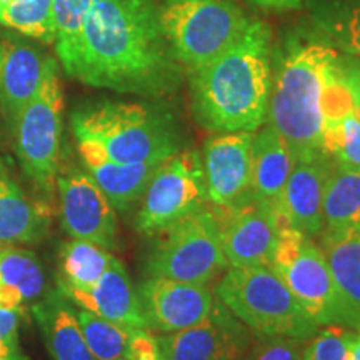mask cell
Segmentation results:
<instances>
[{"label":"cell","mask_w":360,"mask_h":360,"mask_svg":"<svg viewBox=\"0 0 360 360\" xmlns=\"http://www.w3.org/2000/svg\"><path fill=\"white\" fill-rule=\"evenodd\" d=\"M64 70L90 87L139 96L170 94L180 77L152 0H92Z\"/></svg>","instance_id":"cell-1"},{"label":"cell","mask_w":360,"mask_h":360,"mask_svg":"<svg viewBox=\"0 0 360 360\" xmlns=\"http://www.w3.org/2000/svg\"><path fill=\"white\" fill-rule=\"evenodd\" d=\"M354 107L335 49L312 40L292 44L272 80L267 120L285 139L294 160L328 159L327 125Z\"/></svg>","instance_id":"cell-2"},{"label":"cell","mask_w":360,"mask_h":360,"mask_svg":"<svg viewBox=\"0 0 360 360\" xmlns=\"http://www.w3.org/2000/svg\"><path fill=\"white\" fill-rule=\"evenodd\" d=\"M197 122L214 134L257 132L267 120L270 29L249 20L244 34L209 64L191 72Z\"/></svg>","instance_id":"cell-3"},{"label":"cell","mask_w":360,"mask_h":360,"mask_svg":"<svg viewBox=\"0 0 360 360\" xmlns=\"http://www.w3.org/2000/svg\"><path fill=\"white\" fill-rule=\"evenodd\" d=\"M75 141L92 142L120 164H162L180 150L172 119L135 102L103 101L72 114Z\"/></svg>","instance_id":"cell-4"},{"label":"cell","mask_w":360,"mask_h":360,"mask_svg":"<svg viewBox=\"0 0 360 360\" xmlns=\"http://www.w3.org/2000/svg\"><path fill=\"white\" fill-rule=\"evenodd\" d=\"M215 295L257 335L309 340L321 328L270 265L229 267L215 287Z\"/></svg>","instance_id":"cell-5"},{"label":"cell","mask_w":360,"mask_h":360,"mask_svg":"<svg viewBox=\"0 0 360 360\" xmlns=\"http://www.w3.org/2000/svg\"><path fill=\"white\" fill-rule=\"evenodd\" d=\"M160 20L179 64L188 72L227 51L249 25L240 8L227 0H167Z\"/></svg>","instance_id":"cell-6"},{"label":"cell","mask_w":360,"mask_h":360,"mask_svg":"<svg viewBox=\"0 0 360 360\" xmlns=\"http://www.w3.org/2000/svg\"><path fill=\"white\" fill-rule=\"evenodd\" d=\"M154 237L146 264L147 277L209 285L229 269L210 207H202Z\"/></svg>","instance_id":"cell-7"},{"label":"cell","mask_w":360,"mask_h":360,"mask_svg":"<svg viewBox=\"0 0 360 360\" xmlns=\"http://www.w3.org/2000/svg\"><path fill=\"white\" fill-rule=\"evenodd\" d=\"M270 267L276 270L297 302L319 327L344 326L350 328L349 314L342 302L326 254L312 238L283 225L278 231Z\"/></svg>","instance_id":"cell-8"},{"label":"cell","mask_w":360,"mask_h":360,"mask_svg":"<svg viewBox=\"0 0 360 360\" xmlns=\"http://www.w3.org/2000/svg\"><path fill=\"white\" fill-rule=\"evenodd\" d=\"M64 90L57 62L49 58L47 70L32 101L13 124L15 152L20 167L35 186L51 192L60 169Z\"/></svg>","instance_id":"cell-9"},{"label":"cell","mask_w":360,"mask_h":360,"mask_svg":"<svg viewBox=\"0 0 360 360\" xmlns=\"http://www.w3.org/2000/svg\"><path fill=\"white\" fill-rule=\"evenodd\" d=\"M207 202L204 165L195 150H179L155 169L141 197L135 229L155 236Z\"/></svg>","instance_id":"cell-10"},{"label":"cell","mask_w":360,"mask_h":360,"mask_svg":"<svg viewBox=\"0 0 360 360\" xmlns=\"http://www.w3.org/2000/svg\"><path fill=\"white\" fill-rule=\"evenodd\" d=\"M210 210L229 267L270 265L283 227L272 205L249 192L231 205H210Z\"/></svg>","instance_id":"cell-11"},{"label":"cell","mask_w":360,"mask_h":360,"mask_svg":"<svg viewBox=\"0 0 360 360\" xmlns=\"http://www.w3.org/2000/svg\"><path fill=\"white\" fill-rule=\"evenodd\" d=\"M250 342L249 328L219 300L205 321L157 337L159 360H242Z\"/></svg>","instance_id":"cell-12"},{"label":"cell","mask_w":360,"mask_h":360,"mask_svg":"<svg viewBox=\"0 0 360 360\" xmlns=\"http://www.w3.org/2000/svg\"><path fill=\"white\" fill-rule=\"evenodd\" d=\"M60 217L72 238L87 240L110 250L117 245L114 205L87 170L70 169L57 175Z\"/></svg>","instance_id":"cell-13"},{"label":"cell","mask_w":360,"mask_h":360,"mask_svg":"<svg viewBox=\"0 0 360 360\" xmlns=\"http://www.w3.org/2000/svg\"><path fill=\"white\" fill-rule=\"evenodd\" d=\"M147 327L160 334L184 330L209 317L215 304L209 285L147 277L139 287Z\"/></svg>","instance_id":"cell-14"},{"label":"cell","mask_w":360,"mask_h":360,"mask_svg":"<svg viewBox=\"0 0 360 360\" xmlns=\"http://www.w3.org/2000/svg\"><path fill=\"white\" fill-rule=\"evenodd\" d=\"M254 132L215 134L204 147V179L210 205H231L250 192Z\"/></svg>","instance_id":"cell-15"},{"label":"cell","mask_w":360,"mask_h":360,"mask_svg":"<svg viewBox=\"0 0 360 360\" xmlns=\"http://www.w3.org/2000/svg\"><path fill=\"white\" fill-rule=\"evenodd\" d=\"M58 290L75 307L130 328H148L139 292L119 259L112 260L105 274L87 289L58 285Z\"/></svg>","instance_id":"cell-16"},{"label":"cell","mask_w":360,"mask_h":360,"mask_svg":"<svg viewBox=\"0 0 360 360\" xmlns=\"http://www.w3.org/2000/svg\"><path fill=\"white\" fill-rule=\"evenodd\" d=\"M328 165V159L295 162L278 204L282 224L310 238L323 231L322 204Z\"/></svg>","instance_id":"cell-17"},{"label":"cell","mask_w":360,"mask_h":360,"mask_svg":"<svg viewBox=\"0 0 360 360\" xmlns=\"http://www.w3.org/2000/svg\"><path fill=\"white\" fill-rule=\"evenodd\" d=\"M49 58L32 45L2 42L0 62V105L7 122H17L20 112L32 101L42 84Z\"/></svg>","instance_id":"cell-18"},{"label":"cell","mask_w":360,"mask_h":360,"mask_svg":"<svg viewBox=\"0 0 360 360\" xmlns=\"http://www.w3.org/2000/svg\"><path fill=\"white\" fill-rule=\"evenodd\" d=\"M79 155L94 182L101 187L115 210L125 212L141 200L148 180L160 164H120L107 157L92 142L77 139Z\"/></svg>","instance_id":"cell-19"},{"label":"cell","mask_w":360,"mask_h":360,"mask_svg":"<svg viewBox=\"0 0 360 360\" xmlns=\"http://www.w3.org/2000/svg\"><path fill=\"white\" fill-rule=\"evenodd\" d=\"M32 315L53 360H96L85 344L74 304L60 290L35 302Z\"/></svg>","instance_id":"cell-20"},{"label":"cell","mask_w":360,"mask_h":360,"mask_svg":"<svg viewBox=\"0 0 360 360\" xmlns=\"http://www.w3.org/2000/svg\"><path fill=\"white\" fill-rule=\"evenodd\" d=\"M294 164V155L285 139L270 124L260 127L252 139L250 192L278 212L282 192Z\"/></svg>","instance_id":"cell-21"},{"label":"cell","mask_w":360,"mask_h":360,"mask_svg":"<svg viewBox=\"0 0 360 360\" xmlns=\"http://www.w3.org/2000/svg\"><path fill=\"white\" fill-rule=\"evenodd\" d=\"M49 210L25 195L0 162V244L40 240L49 227Z\"/></svg>","instance_id":"cell-22"},{"label":"cell","mask_w":360,"mask_h":360,"mask_svg":"<svg viewBox=\"0 0 360 360\" xmlns=\"http://www.w3.org/2000/svg\"><path fill=\"white\" fill-rule=\"evenodd\" d=\"M321 247L334 276L350 328L360 327V231H322Z\"/></svg>","instance_id":"cell-23"},{"label":"cell","mask_w":360,"mask_h":360,"mask_svg":"<svg viewBox=\"0 0 360 360\" xmlns=\"http://www.w3.org/2000/svg\"><path fill=\"white\" fill-rule=\"evenodd\" d=\"M45 289V274L35 254L17 247L0 250V307L24 310Z\"/></svg>","instance_id":"cell-24"},{"label":"cell","mask_w":360,"mask_h":360,"mask_svg":"<svg viewBox=\"0 0 360 360\" xmlns=\"http://www.w3.org/2000/svg\"><path fill=\"white\" fill-rule=\"evenodd\" d=\"M322 212L323 231H360V170L330 162Z\"/></svg>","instance_id":"cell-25"},{"label":"cell","mask_w":360,"mask_h":360,"mask_svg":"<svg viewBox=\"0 0 360 360\" xmlns=\"http://www.w3.org/2000/svg\"><path fill=\"white\" fill-rule=\"evenodd\" d=\"M114 259L110 250L101 245L72 238L58 252V265H60L58 285L74 287V289L92 287L110 267Z\"/></svg>","instance_id":"cell-26"},{"label":"cell","mask_w":360,"mask_h":360,"mask_svg":"<svg viewBox=\"0 0 360 360\" xmlns=\"http://www.w3.org/2000/svg\"><path fill=\"white\" fill-rule=\"evenodd\" d=\"M0 24L27 37L53 44V0H0Z\"/></svg>","instance_id":"cell-27"},{"label":"cell","mask_w":360,"mask_h":360,"mask_svg":"<svg viewBox=\"0 0 360 360\" xmlns=\"http://www.w3.org/2000/svg\"><path fill=\"white\" fill-rule=\"evenodd\" d=\"M75 315L85 344L96 360H119L127 355L129 342L135 328L119 326L89 310L75 307Z\"/></svg>","instance_id":"cell-28"},{"label":"cell","mask_w":360,"mask_h":360,"mask_svg":"<svg viewBox=\"0 0 360 360\" xmlns=\"http://www.w3.org/2000/svg\"><path fill=\"white\" fill-rule=\"evenodd\" d=\"M323 150L342 167L360 170V117L355 107L328 124Z\"/></svg>","instance_id":"cell-29"},{"label":"cell","mask_w":360,"mask_h":360,"mask_svg":"<svg viewBox=\"0 0 360 360\" xmlns=\"http://www.w3.org/2000/svg\"><path fill=\"white\" fill-rule=\"evenodd\" d=\"M92 0H53L56 19V51L62 67L74 56Z\"/></svg>","instance_id":"cell-30"},{"label":"cell","mask_w":360,"mask_h":360,"mask_svg":"<svg viewBox=\"0 0 360 360\" xmlns=\"http://www.w3.org/2000/svg\"><path fill=\"white\" fill-rule=\"evenodd\" d=\"M354 335V328L323 326L309 339L310 342L304 347L302 360H349Z\"/></svg>","instance_id":"cell-31"},{"label":"cell","mask_w":360,"mask_h":360,"mask_svg":"<svg viewBox=\"0 0 360 360\" xmlns=\"http://www.w3.org/2000/svg\"><path fill=\"white\" fill-rule=\"evenodd\" d=\"M327 34L335 51L360 57V0H354L335 13L327 24Z\"/></svg>","instance_id":"cell-32"},{"label":"cell","mask_w":360,"mask_h":360,"mask_svg":"<svg viewBox=\"0 0 360 360\" xmlns=\"http://www.w3.org/2000/svg\"><path fill=\"white\" fill-rule=\"evenodd\" d=\"M305 340L287 335H259L242 360H302Z\"/></svg>","instance_id":"cell-33"},{"label":"cell","mask_w":360,"mask_h":360,"mask_svg":"<svg viewBox=\"0 0 360 360\" xmlns=\"http://www.w3.org/2000/svg\"><path fill=\"white\" fill-rule=\"evenodd\" d=\"M20 310L0 307V354L12 359H25L19 340Z\"/></svg>","instance_id":"cell-34"},{"label":"cell","mask_w":360,"mask_h":360,"mask_svg":"<svg viewBox=\"0 0 360 360\" xmlns=\"http://www.w3.org/2000/svg\"><path fill=\"white\" fill-rule=\"evenodd\" d=\"M125 357L130 360H159V344L148 334V328H135Z\"/></svg>","instance_id":"cell-35"},{"label":"cell","mask_w":360,"mask_h":360,"mask_svg":"<svg viewBox=\"0 0 360 360\" xmlns=\"http://www.w3.org/2000/svg\"><path fill=\"white\" fill-rule=\"evenodd\" d=\"M340 77L349 89L354 102H360V57L340 64Z\"/></svg>","instance_id":"cell-36"},{"label":"cell","mask_w":360,"mask_h":360,"mask_svg":"<svg viewBox=\"0 0 360 360\" xmlns=\"http://www.w3.org/2000/svg\"><path fill=\"white\" fill-rule=\"evenodd\" d=\"M250 2L265 8H295L302 4V0H250Z\"/></svg>","instance_id":"cell-37"},{"label":"cell","mask_w":360,"mask_h":360,"mask_svg":"<svg viewBox=\"0 0 360 360\" xmlns=\"http://www.w3.org/2000/svg\"><path fill=\"white\" fill-rule=\"evenodd\" d=\"M349 360H360V332L359 330H355L352 344H350Z\"/></svg>","instance_id":"cell-38"},{"label":"cell","mask_w":360,"mask_h":360,"mask_svg":"<svg viewBox=\"0 0 360 360\" xmlns=\"http://www.w3.org/2000/svg\"><path fill=\"white\" fill-rule=\"evenodd\" d=\"M355 103V110H357V114L360 117V102H354Z\"/></svg>","instance_id":"cell-39"},{"label":"cell","mask_w":360,"mask_h":360,"mask_svg":"<svg viewBox=\"0 0 360 360\" xmlns=\"http://www.w3.org/2000/svg\"><path fill=\"white\" fill-rule=\"evenodd\" d=\"M0 62H2V42H0Z\"/></svg>","instance_id":"cell-40"},{"label":"cell","mask_w":360,"mask_h":360,"mask_svg":"<svg viewBox=\"0 0 360 360\" xmlns=\"http://www.w3.org/2000/svg\"><path fill=\"white\" fill-rule=\"evenodd\" d=\"M119 360H130V359H127V357H122V359H119Z\"/></svg>","instance_id":"cell-41"},{"label":"cell","mask_w":360,"mask_h":360,"mask_svg":"<svg viewBox=\"0 0 360 360\" xmlns=\"http://www.w3.org/2000/svg\"><path fill=\"white\" fill-rule=\"evenodd\" d=\"M357 330H359V332H360V327H359V328H357Z\"/></svg>","instance_id":"cell-42"}]
</instances>
